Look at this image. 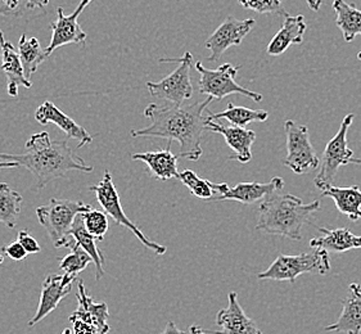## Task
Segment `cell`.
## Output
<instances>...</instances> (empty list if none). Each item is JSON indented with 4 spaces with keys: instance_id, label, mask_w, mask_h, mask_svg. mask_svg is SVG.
<instances>
[{
    "instance_id": "cell-8",
    "label": "cell",
    "mask_w": 361,
    "mask_h": 334,
    "mask_svg": "<svg viewBox=\"0 0 361 334\" xmlns=\"http://www.w3.org/2000/svg\"><path fill=\"white\" fill-rule=\"evenodd\" d=\"M354 118V113H348L345 116L341 124L340 130L337 131L334 138L331 139L325 147L323 159L319 163V174L314 179V184L317 185V188L324 190L333 185L340 167L348 165L350 160L354 157V152L353 149H350L347 142V132L351 128Z\"/></svg>"
},
{
    "instance_id": "cell-30",
    "label": "cell",
    "mask_w": 361,
    "mask_h": 334,
    "mask_svg": "<svg viewBox=\"0 0 361 334\" xmlns=\"http://www.w3.org/2000/svg\"><path fill=\"white\" fill-rule=\"evenodd\" d=\"M176 179H179L189 189V192L193 196L197 197V198H201V199H204V201H211L214 196H215L214 183L200 178L192 170L181 171L178 175Z\"/></svg>"
},
{
    "instance_id": "cell-42",
    "label": "cell",
    "mask_w": 361,
    "mask_h": 334,
    "mask_svg": "<svg viewBox=\"0 0 361 334\" xmlns=\"http://www.w3.org/2000/svg\"><path fill=\"white\" fill-rule=\"evenodd\" d=\"M8 11H11V9H8V8L1 7V6H0V16L8 15ZM4 43H6V39H4V35H3V31L0 29V47H1Z\"/></svg>"
},
{
    "instance_id": "cell-45",
    "label": "cell",
    "mask_w": 361,
    "mask_h": 334,
    "mask_svg": "<svg viewBox=\"0 0 361 334\" xmlns=\"http://www.w3.org/2000/svg\"><path fill=\"white\" fill-rule=\"evenodd\" d=\"M62 334H73V330H71V329H68V328H67V329H65V330H63V332H62Z\"/></svg>"
},
{
    "instance_id": "cell-29",
    "label": "cell",
    "mask_w": 361,
    "mask_h": 334,
    "mask_svg": "<svg viewBox=\"0 0 361 334\" xmlns=\"http://www.w3.org/2000/svg\"><path fill=\"white\" fill-rule=\"evenodd\" d=\"M22 196L6 183H0V223L13 229L21 214Z\"/></svg>"
},
{
    "instance_id": "cell-47",
    "label": "cell",
    "mask_w": 361,
    "mask_h": 334,
    "mask_svg": "<svg viewBox=\"0 0 361 334\" xmlns=\"http://www.w3.org/2000/svg\"><path fill=\"white\" fill-rule=\"evenodd\" d=\"M357 59H359V61H361V51L360 53H359V54H357Z\"/></svg>"
},
{
    "instance_id": "cell-9",
    "label": "cell",
    "mask_w": 361,
    "mask_h": 334,
    "mask_svg": "<svg viewBox=\"0 0 361 334\" xmlns=\"http://www.w3.org/2000/svg\"><path fill=\"white\" fill-rule=\"evenodd\" d=\"M90 190L94 192L97 201L103 207L104 212L115 220L116 224L128 228L137 237V240L145 245V247L151 249L154 254H159V256L166 254L165 246L148 240L143 232L140 230V228L126 216V214L123 212V206H121L118 192H117L114 180H112V175H111L109 170L104 171L101 182L98 183L97 185L90 187Z\"/></svg>"
},
{
    "instance_id": "cell-15",
    "label": "cell",
    "mask_w": 361,
    "mask_h": 334,
    "mask_svg": "<svg viewBox=\"0 0 361 334\" xmlns=\"http://www.w3.org/2000/svg\"><path fill=\"white\" fill-rule=\"evenodd\" d=\"M204 130L217 132L224 137L226 144L234 152L233 156H229V160L238 161L239 163H248L252 160L251 147L256 140L255 131L247 130L245 128H239L234 125L221 124L217 120H211L209 113Z\"/></svg>"
},
{
    "instance_id": "cell-31",
    "label": "cell",
    "mask_w": 361,
    "mask_h": 334,
    "mask_svg": "<svg viewBox=\"0 0 361 334\" xmlns=\"http://www.w3.org/2000/svg\"><path fill=\"white\" fill-rule=\"evenodd\" d=\"M70 249H71V252L66 254L59 266L65 274L78 276L81 271L87 269V265L90 262L93 261H92V257L82 248L80 247L79 245H76V242Z\"/></svg>"
},
{
    "instance_id": "cell-32",
    "label": "cell",
    "mask_w": 361,
    "mask_h": 334,
    "mask_svg": "<svg viewBox=\"0 0 361 334\" xmlns=\"http://www.w3.org/2000/svg\"><path fill=\"white\" fill-rule=\"evenodd\" d=\"M82 223L87 232L94 237L95 240H103L109 232V218L103 211L90 209L87 212H82Z\"/></svg>"
},
{
    "instance_id": "cell-39",
    "label": "cell",
    "mask_w": 361,
    "mask_h": 334,
    "mask_svg": "<svg viewBox=\"0 0 361 334\" xmlns=\"http://www.w3.org/2000/svg\"><path fill=\"white\" fill-rule=\"evenodd\" d=\"M306 3L311 8V11L318 12L320 7H322V4H323V0H306Z\"/></svg>"
},
{
    "instance_id": "cell-18",
    "label": "cell",
    "mask_w": 361,
    "mask_h": 334,
    "mask_svg": "<svg viewBox=\"0 0 361 334\" xmlns=\"http://www.w3.org/2000/svg\"><path fill=\"white\" fill-rule=\"evenodd\" d=\"M348 296L341 301L342 313L331 326L325 327L326 332L360 334L361 332V284H350Z\"/></svg>"
},
{
    "instance_id": "cell-27",
    "label": "cell",
    "mask_w": 361,
    "mask_h": 334,
    "mask_svg": "<svg viewBox=\"0 0 361 334\" xmlns=\"http://www.w3.org/2000/svg\"><path fill=\"white\" fill-rule=\"evenodd\" d=\"M209 117L211 120H220L225 118L228 120L231 125L239 126V128H245L251 123H264L269 118V113L264 109H251L247 107H238L234 106L233 102L228 103V107L223 112L219 113H212L207 111Z\"/></svg>"
},
{
    "instance_id": "cell-10",
    "label": "cell",
    "mask_w": 361,
    "mask_h": 334,
    "mask_svg": "<svg viewBox=\"0 0 361 334\" xmlns=\"http://www.w3.org/2000/svg\"><path fill=\"white\" fill-rule=\"evenodd\" d=\"M284 130L287 138V157L283 161V165L297 175L306 174L317 168L320 161L311 144L307 126L287 120L284 123Z\"/></svg>"
},
{
    "instance_id": "cell-24",
    "label": "cell",
    "mask_w": 361,
    "mask_h": 334,
    "mask_svg": "<svg viewBox=\"0 0 361 334\" xmlns=\"http://www.w3.org/2000/svg\"><path fill=\"white\" fill-rule=\"evenodd\" d=\"M323 197L332 198L337 210L345 214L350 220L357 221L361 218V190L357 187L340 188L331 185L323 190Z\"/></svg>"
},
{
    "instance_id": "cell-38",
    "label": "cell",
    "mask_w": 361,
    "mask_h": 334,
    "mask_svg": "<svg viewBox=\"0 0 361 334\" xmlns=\"http://www.w3.org/2000/svg\"><path fill=\"white\" fill-rule=\"evenodd\" d=\"M162 334H185L184 332H181L179 328L176 327V324L173 321H169L166 324V327L164 329Z\"/></svg>"
},
{
    "instance_id": "cell-21",
    "label": "cell",
    "mask_w": 361,
    "mask_h": 334,
    "mask_svg": "<svg viewBox=\"0 0 361 334\" xmlns=\"http://www.w3.org/2000/svg\"><path fill=\"white\" fill-rule=\"evenodd\" d=\"M282 29L276 32L269 43L267 53L271 57H278L293 44H301L304 40L307 25L304 16H286Z\"/></svg>"
},
{
    "instance_id": "cell-36",
    "label": "cell",
    "mask_w": 361,
    "mask_h": 334,
    "mask_svg": "<svg viewBox=\"0 0 361 334\" xmlns=\"http://www.w3.org/2000/svg\"><path fill=\"white\" fill-rule=\"evenodd\" d=\"M70 321L73 324V334H103L95 326L84 320L70 316Z\"/></svg>"
},
{
    "instance_id": "cell-11",
    "label": "cell",
    "mask_w": 361,
    "mask_h": 334,
    "mask_svg": "<svg viewBox=\"0 0 361 334\" xmlns=\"http://www.w3.org/2000/svg\"><path fill=\"white\" fill-rule=\"evenodd\" d=\"M284 188V180L275 176L269 183H239L235 187H229L226 183L214 184L215 196L209 202L237 201L239 204H251L264 199L265 197L281 192Z\"/></svg>"
},
{
    "instance_id": "cell-12",
    "label": "cell",
    "mask_w": 361,
    "mask_h": 334,
    "mask_svg": "<svg viewBox=\"0 0 361 334\" xmlns=\"http://www.w3.org/2000/svg\"><path fill=\"white\" fill-rule=\"evenodd\" d=\"M255 23L256 21L253 18L240 21L233 16L226 17L225 21L214 31V34L204 43V47L211 51L207 61L216 62L231 47L240 45L243 39L255 27Z\"/></svg>"
},
{
    "instance_id": "cell-33",
    "label": "cell",
    "mask_w": 361,
    "mask_h": 334,
    "mask_svg": "<svg viewBox=\"0 0 361 334\" xmlns=\"http://www.w3.org/2000/svg\"><path fill=\"white\" fill-rule=\"evenodd\" d=\"M238 1L243 7L260 15L276 13L284 17L288 16L287 11L283 7V0H238Z\"/></svg>"
},
{
    "instance_id": "cell-26",
    "label": "cell",
    "mask_w": 361,
    "mask_h": 334,
    "mask_svg": "<svg viewBox=\"0 0 361 334\" xmlns=\"http://www.w3.org/2000/svg\"><path fill=\"white\" fill-rule=\"evenodd\" d=\"M70 235L76 242V245H79L80 247L82 248L92 257V261L94 262L95 265V279L97 280L102 279V276H104V269H103L104 256L102 254L101 249L97 247V240L94 237L87 232L84 223H82L81 214H79L75 218L73 228L70 230Z\"/></svg>"
},
{
    "instance_id": "cell-46",
    "label": "cell",
    "mask_w": 361,
    "mask_h": 334,
    "mask_svg": "<svg viewBox=\"0 0 361 334\" xmlns=\"http://www.w3.org/2000/svg\"><path fill=\"white\" fill-rule=\"evenodd\" d=\"M4 262V257H3V254H0V265Z\"/></svg>"
},
{
    "instance_id": "cell-37",
    "label": "cell",
    "mask_w": 361,
    "mask_h": 334,
    "mask_svg": "<svg viewBox=\"0 0 361 334\" xmlns=\"http://www.w3.org/2000/svg\"><path fill=\"white\" fill-rule=\"evenodd\" d=\"M25 3L27 9H34V8L45 7L49 3V0H25Z\"/></svg>"
},
{
    "instance_id": "cell-4",
    "label": "cell",
    "mask_w": 361,
    "mask_h": 334,
    "mask_svg": "<svg viewBox=\"0 0 361 334\" xmlns=\"http://www.w3.org/2000/svg\"><path fill=\"white\" fill-rule=\"evenodd\" d=\"M90 209L92 206L80 201L51 198L48 204L37 207V216L39 223L49 234L54 247L71 248L75 245V240L70 235L73 221L79 214Z\"/></svg>"
},
{
    "instance_id": "cell-7",
    "label": "cell",
    "mask_w": 361,
    "mask_h": 334,
    "mask_svg": "<svg viewBox=\"0 0 361 334\" xmlns=\"http://www.w3.org/2000/svg\"><path fill=\"white\" fill-rule=\"evenodd\" d=\"M195 67L197 73L201 76L198 82V89L201 94L209 95L217 101H221L225 97L231 94L245 95L255 102H261L264 98L260 93L251 92L246 87L239 85L235 81L239 67L231 63H224L216 70H209L201 62H195Z\"/></svg>"
},
{
    "instance_id": "cell-2",
    "label": "cell",
    "mask_w": 361,
    "mask_h": 334,
    "mask_svg": "<svg viewBox=\"0 0 361 334\" xmlns=\"http://www.w3.org/2000/svg\"><path fill=\"white\" fill-rule=\"evenodd\" d=\"M26 152L11 154L0 152V161H13L27 168L37 178V189H43L70 171L92 173L94 168L73 154L67 140H51L47 131L34 134L25 144Z\"/></svg>"
},
{
    "instance_id": "cell-34",
    "label": "cell",
    "mask_w": 361,
    "mask_h": 334,
    "mask_svg": "<svg viewBox=\"0 0 361 334\" xmlns=\"http://www.w3.org/2000/svg\"><path fill=\"white\" fill-rule=\"evenodd\" d=\"M18 242L21 243L22 247L25 248L27 254H39L42 251L37 240L27 230H21L18 233Z\"/></svg>"
},
{
    "instance_id": "cell-23",
    "label": "cell",
    "mask_w": 361,
    "mask_h": 334,
    "mask_svg": "<svg viewBox=\"0 0 361 334\" xmlns=\"http://www.w3.org/2000/svg\"><path fill=\"white\" fill-rule=\"evenodd\" d=\"M1 70L7 76L8 94L11 97L18 95V87H23L30 89L32 85L29 79L25 76V71H23L18 53L16 51L15 47L9 42H6L1 45Z\"/></svg>"
},
{
    "instance_id": "cell-40",
    "label": "cell",
    "mask_w": 361,
    "mask_h": 334,
    "mask_svg": "<svg viewBox=\"0 0 361 334\" xmlns=\"http://www.w3.org/2000/svg\"><path fill=\"white\" fill-rule=\"evenodd\" d=\"M4 4H6V7L8 9H11V11H15L20 6V0H1Z\"/></svg>"
},
{
    "instance_id": "cell-16",
    "label": "cell",
    "mask_w": 361,
    "mask_h": 334,
    "mask_svg": "<svg viewBox=\"0 0 361 334\" xmlns=\"http://www.w3.org/2000/svg\"><path fill=\"white\" fill-rule=\"evenodd\" d=\"M216 324L220 330H211L212 334H262L260 328L251 318L247 316L239 304L238 293L231 292L228 296V306L221 309L216 316Z\"/></svg>"
},
{
    "instance_id": "cell-13",
    "label": "cell",
    "mask_w": 361,
    "mask_h": 334,
    "mask_svg": "<svg viewBox=\"0 0 361 334\" xmlns=\"http://www.w3.org/2000/svg\"><path fill=\"white\" fill-rule=\"evenodd\" d=\"M92 1L93 0H81V3L73 11V13L68 16L65 15L63 8L58 7L57 21L51 23L53 31L51 43L47 47V49H44L47 57H49L59 47H63L67 44H85L87 35L80 26L79 17Z\"/></svg>"
},
{
    "instance_id": "cell-6",
    "label": "cell",
    "mask_w": 361,
    "mask_h": 334,
    "mask_svg": "<svg viewBox=\"0 0 361 334\" xmlns=\"http://www.w3.org/2000/svg\"><path fill=\"white\" fill-rule=\"evenodd\" d=\"M159 62L173 63L179 62V67L159 82L148 81L145 87L148 92L162 101L180 106L193 97V85L190 80V68L193 65V56L190 51H185L180 58H161Z\"/></svg>"
},
{
    "instance_id": "cell-1",
    "label": "cell",
    "mask_w": 361,
    "mask_h": 334,
    "mask_svg": "<svg viewBox=\"0 0 361 334\" xmlns=\"http://www.w3.org/2000/svg\"><path fill=\"white\" fill-rule=\"evenodd\" d=\"M214 98L192 104L159 106L151 103L145 109L149 125L139 130H131L133 138H164L167 144L179 142L181 159L198 161L202 156V134L207 121V107Z\"/></svg>"
},
{
    "instance_id": "cell-14",
    "label": "cell",
    "mask_w": 361,
    "mask_h": 334,
    "mask_svg": "<svg viewBox=\"0 0 361 334\" xmlns=\"http://www.w3.org/2000/svg\"><path fill=\"white\" fill-rule=\"evenodd\" d=\"M76 278L78 276H68L63 273L62 276L51 274L44 279L37 313L29 320V327L37 326L45 316L58 309L61 301L73 290Z\"/></svg>"
},
{
    "instance_id": "cell-44",
    "label": "cell",
    "mask_w": 361,
    "mask_h": 334,
    "mask_svg": "<svg viewBox=\"0 0 361 334\" xmlns=\"http://www.w3.org/2000/svg\"><path fill=\"white\" fill-rule=\"evenodd\" d=\"M350 163H354V165H359V166H361V157L360 159H354V157H353V159L350 160Z\"/></svg>"
},
{
    "instance_id": "cell-41",
    "label": "cell",
    "mask_w": 361,
    "mask_h": 334,
    "mask_svg": "<svg viewBox=\"0 0 361 334\" xmlns=\"http://www.w3.org/2000/svg\"><path fill=\"white\" fill-rule=\"evenodd\" d=\"M18 166L20 165L13 161H0V168H13Z\"/></svg>"
},
{
    "instance_id": "cell-25",
    "label": "cell",
    "mask_w": 361,
    "mask_h": 334,
    "mask_svg": "<svg viewBox=\"0 0 361 334\" xmlns=\"http://www.w3.org/2000/svg\"><path fill=\"white\" fill-rule=\"evenodd\" d=\"M333 9L336 12V23L342 31L343 39L351 43L355 37L361 35V11L354 4H348L345 0H334Z\"/></svg>"
},
{
    "instance_id": "cell-3",
    "label": "cell",
    "mask_w": 361,
    "mask_h": 334,
    "mask_svg": "<svg viewBox=\"0 0 361 334\" xmlns=\"http://www.w3.org/2000/svg\"><path fill=\"white\" fill-rule=\"evenodd\" d=\"M320 210V201L304 204L293 194L271 193L259 206L256 229L270 235H281L289 240H302V228L309 216Z\"/></svg>"
},
{
    "instance_id": "cell-19",
    "label": "cell",
    "mask_w": 361,
    "mask_h": 334,
    "mask_svg": "<svg viewBox=\"0 0 361 334\" xmlns=\"http://www.w3.org/2000/svg\"><path fill=\"white\" fill-rule=\"evenodd\" d=\"M76 297H78L79 306L71 316L93 324L103 334L109 333L111 327L109 324V311L107 304L106 302H99V304L94 302L93 298L87 295L82 280L78 282V295H76Z\"/></svg>"
},
{
    "instance_id": "cell-20",
    "label": "cell",
    "mask_w": 361,
    "mask_h": 334,
    "mask_svg": "<svg viewBox=\"0 0 361 334\" xmlns=\"http://www.w3.org/2000/svg\"><path fill=\"white\" fill-rule=\"evenodd\" d=\"M171 144H167L166 149L153 152L133 153L131 160L145 162L149 174L157 180H170L178 178V156L170 151Z\"/></svg>"
},
{
    "instance_id": "cell-17",
    "label": "cell",
    "mask_w": 361,
    "mask_h": 334,
    "mask_svg": "<svg viewBox=\"0 0 361 334\" xmlns=\"http://www.w3.org/2000/svg\"><path fill=\"white\" fill-rule=\"evenodd\" d=\"M35 118L40 125L54 124L70 139L79 142L78 148L90 144L93 138L82 126H80L71 117L67 116L51 102H44L35 112Z\"/></svg>"
},
{
    "instance_id": "cell-22",
    "label": "cell",
    "mask_w": 361,
    "mask_h": 334,
    "mask_svg": "<svg viewBox=\"0 0 361 334\" xmlns=\"http://www.w3.org/2000/svg\"><path fill=\"white\" fill-rule=\"evenodd\" d=\"M319 232L323 233L322 237H315L310 240L311 248H322L326 252L342 254L350 249L361 248V237L355 235L347 228L326 229L319 228Z\"/></svg>"
},
{
    "instance_id": "cell-43",
    "label": "cell",
    "mask_w": 361,
    "mask_h": 334,
    "mask_svg": "<svg viewBox=\"0 0 361 334\" xmlns=\"http://www.w3.org/2000/svg\"><path fill=\"white\" fill-rule=\"evenodd\" d=\"M189 334H207V332L203 330L200 326H192L189 328Z\"/></svg>"
},
{
    "instance_id": "cell-35",
    "label": "cell",
    "mask_w": 361,
    "mask_h": 334,
    "mask_svg": "<svg viewBox=\"0 0 361 334\" xmlns=\"http://www.w3.org/2000/svg\"><path fill=\"white\" fill-rule=\"evenodd\" d=\"M1 251H3V254H7L9 259H12L15 261H22L27 256V252L25 251V248L22 247L21 243L18 240L3 246Z\"/></svg>"
},
{
    "instance_id": "cell-28",
    "label": "cell",
    "mask_w": 361,
    "mask_h": 334,
    "mask_svg": "<svg viewBox=\"0 0 361 334\" xmlns=\"http://www.w3.org/2000/svg\"><path fill=\"white\" fill-rule=\"evenodd\" d=\"M18 56L21 59L25 76L30 80V76L37 73V67L48 58L37 37L27 39L23 34L18 43Z\"/></svg>"
},
{
    "instance_id": "cell-5",
    "label": "cell",
    "mask_w": 361,
    "mask_h": 334,
    "mask_svg": "<svg viewBox=\"0 0 361 334\" xmlns=\"http://www.w3.org/2000/svg\"><path fill=\"white\" fill-rule=\"evenodd\" d=\"M331 271L329 254L322 248H311L310 252L288 256L279 254L265 271L257 274L259 279L295 283L302 274L325 276Z\"/></svg>"
}]
</instances>
